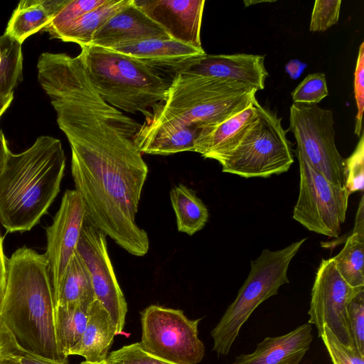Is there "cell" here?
Listing matches in <instances>:
<instances>
[{
	"label": "cell",
	"mask_w": 364,
	"mask_h": 364,
	"mask_svg": "<svg viewBox=\"0 0 364 364\" xmlns=\"http://www.w3.org/2000/svg\"><path fill=\"white\" fill-rule=\"evenodd\" d=\"M0 97L14 93L23 80L22 45L6 34L0 36Z\"/></svg>",
	"instance_id": "28"
},
{
	"label": "cell",
	"mask_w": 364,
	"mask_h": 364,
	"mask_svg": "<svg viewBox=\"0 0 364 364\" xmlns=\"http://www.w3.org/2000/svg\"><path fill=\"white\" fill-rule=\"evenodd\" d=\"M6 139L0 129V172L4 168L8 153L9 152Z\"/></svg>",
	"instance_id": "40"
},
{
	"label": "cell",
	"mask_w": 364,
	"mask_h": 364,
	"mask_svg": "<svg viewBox=\"0 0 364 364\" xmlns=\"http://www.w3.org/2000/svg\"><path fill=\"white\" fill-rule=\"evenodd\" d=\"M354 95L357 106V114L355 122V134L360 136L363 132V115L364 110V43L358 50L354 73Z\"/></svg>",
	"instance_id": "37"
},
{
	"label": "cell",
	"mask_w": 364,
	"mask_h": 364,
	"mask_svg": "<svg viewBox=\"0 0 364 364\" xmlns=\"http://www.w3.org/2000/svg\"><path fill=\"white\" fill-rule=\"evenodd\" d=\"M80 364H105V361L104 362H101V363H90V362H87V361H82L80 363Z\"/></svg>",
	"instance_id": "43"
},
{
	"label": "cell",
	"mask_w": 364,
	"mask_h": 364,
	"mask_svg": "<svg viewBox=\"0 0 364 364\" xmlns=\"http://www.w3.org/2000/svg\"><path fill=\"white\" fill-rule=\"evenodd\" d=\"M339 273L353 287H364V196L362 195L352 234L341 251L332 257Z\"/></svg>",
	"instance_id": "23"
},
{
	"label": "cell",
	"mask_w": 364,
	"mask_h": 364,
	"mask_svg": "<svg viewBox=\"0 0 364 364\" xmlns=\"http://www.w3.org/2000/svg\"><path fill=\"white\" fill-rule=\"evenodd\" d=\"M363 287H351L338 271L332 257L321 260L308 311V323L316 326L318 337L326 325L341 343L355 349L348 326V309L353 297Z\"/></svg>",
	"instance_id": "11"
},
{
	"label": "cell",
	"mask_w": 364,
	"mask_h": 364,
	"mask_svg": "<svg viewBox=\"0 0 364 364\" xmlns=\"http://www.w3.org/2000/svg\"><path fill=\"white\" fill-rule=\"evenodd\" d=\"M4 237L0 232V301L6 289L8 259L4 252Z\"/></svg>",
	"instance_id": "38"
},
{
	"label": "cell",
	"mask_w": 364,
	"mask_h": 364,
	"mask_svg": "<svg viewBox=\"0 0 364 364\" xmlns=\"http://www.w3.org/2000/svg\"><path fill=\"white\" fill-rule=\"evenodd\" d=\"M257 92L237 81L183 72L173 78L165 100L144 114V123L215 127L252 104Z\"/></svg>",
	"instance_id": "4"
},
{
	"label": "cell",
	"mask_w": 364,
	"mask_h": 364,
	"mask_svg": "<svg viewBox=\"0 0 364 364\" xmlns=\"http://www.w3.org/2000/svg\"><path fill=\"white\" fill-rule=\"evenodd\" d=\"M132 0H109L78 18L55 38L78 44L80 47L91 45L94 33L110 18L125 8Z\"/></svg>",
	"instance_id": "26"
},
{
	"label": "cell",
	"mask_w": 364,
	"mask_h": 364,
	"mask_svg": "<svg viewBox=\"0 0 364 364\" xmlns=\"http://www.w3.org/2000/svg\"><path fill=\"white\" fill-rule=\"evenodd\" d=\"M1 347V339H0V348Z\"/></svg>",
	"instance_id": "46"
},
{
	"label": "cell",
	"mask_w": 364,
	"mask_h": 364,
	"mask_svg": "<svg viewBox=\"0 0 364 364\" xmlns=\"http://www.w3.org/2000/svg\"><path fill=\"white\" fill-rule=\"evenodd\" d=\"M256 101L219 124L202 129L195 141L194 151L205 159L215 160L233 149L257 118Z\"/></svg>",
	"instance_id": "19"
},
{
	"label": "cell",
	"mask_w": 364,
	"mask_h": 364,
	"mask_svg": "<svg viewBox=\"0 0 364 364\" xmlns=\"http://www.w3.org/2000/svg\"><path fill=\"white\" fill-rule=\"evenodd\" d=\"M328 95L326 75L322 73L308 75L293 90L294 103L315 105Z\"/></svg>",
	"instance_id": "30"
},
{
	"label": "cell",
	"mask_w": 364,
	"mask_h": 364,
	"mask_svg": "<svg viewBox=\"0 0 364 364\" xmlns=\"http://www.w3.org/2000/svg\"><path fill=\"white\" fill-rule=\"evenodd\" d=\"M65 156L58 139L38 136L20 154L9 151L0 172V223L8 232L31 230L60 192Z\"/></svg>",
	"instance_id": "3"
},
{
	"label": "cell",
	"mask_w": 364,
	"mask_h": 364,
	"mask_svg": "<svg viewBox=\"0 0 364 364\" xmlns=\"http://www.w3.org/2000/svg\"><path fill=\"white\" fill-rule=\"evenodd\" d=\"M109 0H70L42 31L55 38L86 13L105 4Z\"/></svg>",
	"instance_id": "29"
},
{
	"label": "cell",
	"mask_w": 364,
	"mask_h": 364,
	"mask_svg": "<svg viewBox=\"0 0 364 364\" xmlns=\"http://www.w3.org/2000/svg\"><path fill=\"white\" fill-rule=\"evenodd\" d=\"M55 113L70 146L72 176L87 218L128 253L144 256L149 237L136 223L149 172L134 141L141 124L109 105L91 84L67 95Z\"/></svg>",
	"instance_id": "1"
},
{
	"label": "cell",
	"mask_w": 364,
	"mask_h": 364,
	"mask_svg": "<svg viewBox=\"0 0 364 364\" xmlns=\"http://www.w3.org/2000/svg\"><path fill=\"white\" fill-rule=\"evenodd\" d=\"M87 75L111 106L144 115L165 100L172 80L126 55L100 46L80 47Z\"/></svg>",
	"instance_id": "5"
},
{
	"label": "cell",
	"mask_w": 364,
	"mask_h": 364,
	"mask_svg": "<svg viewBox=\"0 0 364 364\" xmlns=\"http://www.w3.org/2000/svg\"><path fill=\"white\" fill-rule=\"evenodd\" d=\"M55 301L45 254L23 246L8 259L0 329L21 349L52 360H67L55 330Z\"/></svg>",
	"instance_id": "2"
},
{
	"label": "cell",
	"mask_w": 364,
	"mask_h": 364,
	"mask_svg": "<svg viewBox=\"0 0 364 364\" xmlns=\"http://www.w3.org/2000/svg\"><path fill=\"white\" fill-rule=\"evenodd\" d=\"M200 318L190 319L180 309L151 305L141 312V347L173 364H198L205 355L198 338Z\"/></svg>",
	"instance_id": "8"
},
{
	"label": "cell",
	"mask_w": 364,
	"mask_h": 364,
	"mask_svg": "<svg viewBox=\"0 0 364 364\" xmlns=\"http://www.w3.org/2000/svg\"><path fill=\"white\" fill-rule=\"evenodd\" d=\"M14 99V93L0 97V118L6 111Z\"/></svg>",
	"instance_id": "41"
},
{
	"label": "cell",
	"mask_w": 364,
	"mask_h": 364,
	"mask_svg": "<svg viewBox=\"0 0 364 364\" xmlns=\"http://www.w3.org/2000/svg\"><path fill=\"white\" fill-rule=\"evenodd\" d=\"M2 346L1 353L19 364H69L67 360H52L28 353L20 348L9 337L0 329Z\"/></svg>",
	"instance_id": "36"
},
{
	"label": "cell",
	"mask_w": 364,
	"mask_h": 364,
	"mask_svg": "<svg viewBox=\"0 0 364 364\" xmlns=\"http://www.w3.org/2000/svg\"><path fill=\"white\" fill-rule=\"evenodd\" d=\"M105 364H173L146 352L139 342L111 352Z\"/></svg>",
	"instance_id": "33"
},
{
	"label": "cell",
	"mask_w": 364,
	"mask_h": 364,
	"mask_svg": "<svg viewBox=\"0 0 364 364\" xmlns=\"http://www.w3.org/2000/svg\"><path fill=\"white\" fill-rule=\"evenodd\" d=\"M173 40L203 48L200 28L204 0H134Z\"/></svg>",
	"instance_id": "15"
},
{
	"label": "cell",
	"mask_w": 364,
	"mask_h": 364,
	"mask_svg": "<svg viewBox=\"0 0 364 364\" xmlns=\"http://www.w3.org/2000/svg\"><path fill=\"white\" fill-rule=\"evenodd\" d=\"M1 60V51H0V62Z\"/></svg>",
	"instance_id": "45"
},
{
	"label": "cell",
	"mask_w": 364,
	"mask_h": 364,
	"mask_svg": "<svg viewBox=\"0 0 364 364\" xmlns=\"http://www.w3.org/2000/svg\"><path fill=\"white\" fill-rule=\"evenodd\" d=\"M306 240L301 239L276 251L264 249L251 261L250 273L237 297L210 332L213 349L218 355L229 353L242 326L252 312L289 282L287 272L290 262Z\"/></svg>",
	"instance_id": "6"
},
{
	"label": "cell",
	"mask_w": 364,
	"mask_h": 364,
	"mask_svg": "<svg viewBox=\"0 0 364 364\" xmlns=\"http://www.w3.org/2000/svg\"><path fill=\"white\" fill-rule=\"evenodd\" d=\"M0 364H19V363H17L16 361H15L14 360H13L12 358H11L5 355H3L1 353V356L0 358Z\"/></svg>",
	"instance_id": "42"
},
{
	"label": "cell",
	"mask_w": 364,
	"mask_h": 364,
	"mask_svg": "<svg viewBox=\"0 0 364 364\" xmlns=\"http://www.w3.org/2000/svg\"><path fill=\"white\" fill-rule=\"evenodd\" d=\"M106 236L86 217L77 251L90 272L96 299L108 312L119 335L123 333L127 304L108 254Z\"/></svg>",
	"instance_id": "12"
},
{
	"label": "cell",
	"mask_w": 364,
	"mask_h": 364,
	"mask_svg": "<svg viewBox=\"0 0 364 364\" xmlns=\"http://www.w3.org/2000/svg\"><path fill=\"white\" fill-rule=\"evenodd\" d=\"M149 39H172L166 31L149 17L134 0L94 33L91 45L105 48Z\"/></svg>",
	"instance_id": "16"
},
{
	"label": "cell",
	"mask_w": 364,
	"mask_h": 364,
	"mask_svg": "<svg viewBox=\"0 0 364 364\" xmlns=\"http://www.w3.org/2000/svg\"><path fill=\"white\" fill-rule=\"evenodd\" d=\"M348 317L354 346L364 356V287L351 299L348 305Z\"/></svg>",
	"instance_id": "34"
},
{
	"label": "cell",
	"mask_w": 364,
	"mask_h": 364,
	"mask_svg": "<svg viewBox=\"0 0 364 364\" xmlns=\"http://www.w3.org/2000/svg\"><path fill=\"white\" fill-rule=\"evenodd\" d=\"M116 327L102 304L95 299L90 306L86 328L79 343L69 355L82 356L85 361H105L114 336Z\"/></svg>",
	"instance_id": "21"
},
{
	"label": "cell",
	"mask_w": 364,
	"mask_h": 364,
	"mask_svg": "<svg viewBox=\"0 0 364 364\" xmlns=\"http://www.w3.org/2000/svg\"><path fill=\"white\" fill-rule=\"evenodd\" d=\"M92 302L70 303L55 307L57 343L60 353L66 358L82 336Z\"/></svg>",
	"instance_id": "24"
},
{
	"label": "cell",
	"mask_w": 364,
	"mask_h": 364,
	"mask_svg": "<svg viewBox=\"0 0 364 364\" xmlns=\"http://www.w3.org/2000/svg\"><path fill=\"white\" fill-rule=\"evenodd\" d=\"M129 56L173 80L188 71L203 55V48L173 39H149L107 48Z\"/></svg>",
	"instance_id": "14"
},
{
	"label": "cell",
	"mask_w": 364,
	"mask_h": 364,
	"mask_svg": "<svg viewBox=\"0 0 364 364\" xmlns=\"http://www.w3.org/2000/svg\"><path fill=\"white\" fill-rule=\"evenodd\" d=\"M321 338L333 364H364V356L341 343L326 325Z\"/></svg>",
	"instance_id": "35"
},
{
	"label": "cell",
	"mask_w": 364,
	"mask_h": 364,
	"mask_svg": "<svg viewBox=\"0 0 364 364\" xmlns=\"http://www.w3.org/2000/svg\"><path fill=\"white\" fill-rule=\"evenodd\" d=\"M86 218V209L80 193L68 189L51 225L46 228V256L55 298L67 267L77 250Z\"/></svg>",
	"instance_id": "13"
},
{
	"label": "cell",
	"mask_w": 364,
	"mask_h": 364,
	"mask_svg": "<svg viewBox=\"0 0 364 364\" xmlns=\"http://www.w3.org/2000/svg\"><path fill=\"white\" fill-rule=\"evenodd\" d=\"M1 350H2V346H1V347L0 348V358H1Z\"/></svg>",
	"instance_id": "44"
},
{
	"label": "cell",
	"mask_w": 364,
	"mask_h": 364,
	"mask_svg": "<svg viewBox=\"0 0 364 364\" xmlns=\"http://www.w3.org/2000/svg\"><path fill=\"white\" fill-rule=\"evenodd\" d=\"M341 3V0H316L311 16L310 31L323 32L337 24Z\"/></svg>",
	"instance_id": "32"
},
{
	"label": "cell",
	"mask_w": 364,
	"mask_h": 364,
	"mask_svg": "<svg viewBox=\"0 0 364 364\" xmlns=\"http://www.w3.org/2000/svg\"><path fill=\"white\" fill-rule=\"evenodd\" d=\"M189 72L209 77L237 81L255 88H264L269 74L264 57L260 55L237 53L203 55Z\"/></svg>",
	"instance_id": "17"
},
{
	"label": "cell",
	"mask_w": 364,
	"mask_h": 364,
	"mask_svg": "<svg viewBox=\"0 0 364 364\" xmlns=\"http://www.w3.org/2000/svg\"><path fill=\"white\" fill-rule=\"evenodd\" d=\"M95 299L90 272L76 250L54 298L55 307L70 303H91Z\"/></svg>",
	"instance_id": "27"
},
{
	"label": "cell",
	"mask_w": 364,
	"mask_h": 364,
	"mask_svg": "<svg viewBox=\"0 0 364 364\" xmlns=\"http://www.w3.org/2000/svg\"><path fill=\"white\" fill-rule=\"evenodd\" d=\"M306 63L301 62L298 59L290 60L284 66L285 72L292 80H297L307 67Z\"/></svg>",
	"instance_id": "39"
},
{
	"label": "cell",
	"mask_w": 364,
	"mask_h": 364,
	"mask_svg": "<svg viewBox=\"0 0 364 364\" xmlns=\"http://www.w3.org/2000/svg\"><path fill=\"white\" fill-rule=\"evenodd\" d=\"M202 129L181 125H152L143 123L134 136V141L142 154L171 155L194 151L195 141Z\"/></svg>",
	"instance_id": "20"
},
{
	"label": "cell",
	"mask_w": 364,
	"mask_h": 364,
	"mask_svg": "<svg viewBox=\"0 0 364 364\" xmlns=\"http://www.w3.org/2000/svg\"><path fill=\"white\" fill-rule=\"evenodd\" d=\"M311 330L307 323L287 334L266 337L253 353L237 356L232 364H299L313 340Z\"/></svg>",
	"instance_id": "18"
},
{
	"label": "cell",
	"mask_w": 364,
	"mask_h": 364,
	"mask_svg": "<svg viewBox=\"0 0 364 364\" xmlns=\"http://www.w3.org/2000/svg\"><path fill=\"white\" fill-rule=\"evenodd\" d=\"M170 199L179 232L191 236L205 227L209 218L208 208L192 189L178 184L171 190Z\"/></svg>",
	"instance_id": "25"
},
{
	"label": "cell",
	"mask_w": 364,
	"mask_h": 364,
	"mask_svg": "<svg viewBox=\"0 0 364 364\" xmlns=\"http://www.w3.org/2000/svg\"><path fill=\"white\" fill-rule=\"evenodd\" d=\"M69 1H21L10 17L4 34L22 45L27 38L42 31Z\"/></svg>",
	"instance_id": "22"
},
{
	"label": "cell",
	"mask_w": 364,
	"mask_h": 364,
	"mask_svg": "<svg viewBox=\"0 0 364 364\" xmlns=\"http://www.w3.org/2000/svg\"><path fill=\"white\" fill-rule=\"evenodd\" d=\"M288 130L296 139V152L329 181L344 186V159L336 145L332 111L317 105L293 103Z\"/></svg>",
	"instance_id": "9"
},
{
	"label": "cell",
	"mask_w": 364,
	"mask_h": 364,
	"mask_svg": "<svg viewBox=\"0 0 364 364\" xmlns=\"http://www.w3.org/2000/svg\"><path fill=\"white\" fill-rule=\"evenodd\" d=\"M353 152L344 159V187L350 195L363 191L364 188V134L363 131Z\"/></svg>",
	"instance_id": "31"
},
{
	"label": "cell",
	"mask_w": 364,
	"mask_h": 364,
	"mask_svg": "<svg viewBox=\"0 0 364 364\" xmlns=\"http://www.w3.org/2000/svg\"><path fill=\"white\" fill-rule=\"evenodd\" d=\"M257 118L241 141L215 160L225 173L249 178H268L287 172L294 163L291 144L282 118L255 102Z\"/></svg>",
	"instance_id": "7"
},
{
	"label": "cell",
	"mask_w": 364,
	"mask_h": 364,
	"mask_svg": "<svg viewBox=\"0 0 364 364\" xmlns=\"http://www.w3.org/2000/svg\"><path fill=\"white\" fill-rule=\"evenodd\" d=\"M299 191L293 218L310 231L329 237L341 232L350 194L329 181L299 153Z\"/></svg>",
	"instance_id": "10"
}]
</instances>
